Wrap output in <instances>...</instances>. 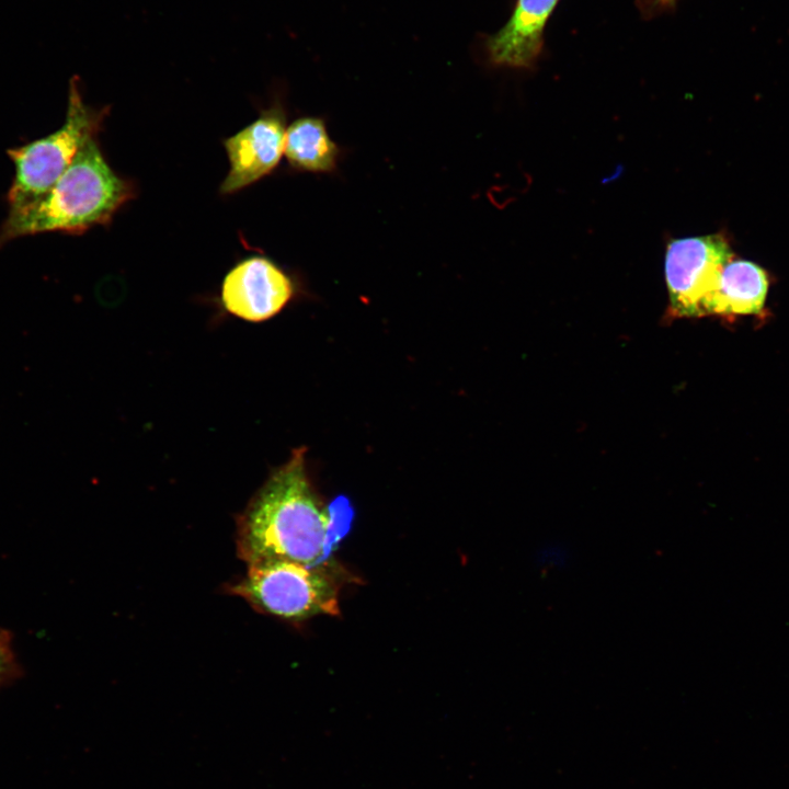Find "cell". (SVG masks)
Wrapping results in <instances>:
<instances>
[{"mask_svg":"<svg viewBox=\"0 0 789 789\" xmlns=\"http://www.w3.org/2000/svg\"><path fill=\"white\" fill-rule=\"evenodd\" d=\"M306 448L274 470L238 518L237 547L248 564L283 559L324 563L332 548L333 519L312 487Z\"/></svg>","mask_w":789,"mask_h":789,"instance_id":"6da1fadb","label":"cell"},{"mask_svg":"<svg viewBox=\"0 0 789 789\" xmlns=\"http://www.w3.org/2000/svg\"><path fill=\"white\" fill-rule=\"evenodd\" d=\"M135 194L134 184L117 175L104 159L96 136L90 137L49 191L27 205L9 209L0 225V249L24 236L52 231L80 235L107 225Z\"/></svg>","mask_w":789,"mask_h":789,"instance_id":"7a4b0ae2","label":"cell"},{"mask_svg":"<svg viewBox=\"0 0 789 789\" xmlns=\"http://www.w3.org/2000/svg\"><path fill=\"white\" fill-rule=\"evenodd\" d=\"M340 576L333 564L309 565L283 559L248 564L245 576L229 592L255 610L289 621L339 614Z\"/></svg>","mask_w":789,"mask_h":789,"instance_id":"3957f363","label":"cell"},{"mask_svg":"<svg viewBox=\"0 0 789 789\" xmlns=\"http://www.w3.org/2000/svg\"><path fill=\"white\" fill-rule=\"evenodd\" d=\"M108 107L84 103L79 79L70 80L66 118L54 133L8 149L14 163V178L7 194L9 209L27 205L43 196L70 165L87 139L98 136Z\"/></svg>","mask_w":789,"mask_h":789,"instance_id":"277c9868","label":"cell"},{"mask_svg":"<svg viewBox=\"0 0 789 789\" xmlns=\"http://www.w3.org/2000/svg\"><path fill=\"white\" fill-rule=\"evenodd\" d=\"M732 256L728 241L719 233L672 240L665 254L672 316L710 315L720 273Z\"/></svg>","mask_w":789,"mask_h":789,"instance_id":"5b68a950","label":"cell"},{"mask_svg":"<svg viewBox=\"0 0 789 789\" xmlns=\"http://www.w3.org/2000/svg\"><path fill=\"white\" fill-rule=\"evenodd\" d=\"M291 277L266 256H249L236 264L221 285V304L232 316L262 322L278 315L293 299Z\"/></svg>","mask_w":789,"mask_h":789,"instance_id":"8992f818","label":"cell"},{"mask_svg":"<svg viewBox=\"0 0 789 789\" xmlns=\"http://www.w3.org/2000/svg\"><path fill=\"white\" fill-rule=\"evenodd\" d=\"M286 113L278 103L224 141L229 171L220 185L221 194L236 193L272 173L285 147Z\"/></svg>","mask_w":789,"mask_h":789,"instance_id":"52a82bcc","label":"cell"},{"mask_svg":"<svg viewBox=\"0 0 789 789\" xmlns=\"http://www.w3.org/2000/svg\"><path fill=\"white\" fill-rule=\"evenodd\" d=\"M558 0H518L508 22L488 42L491 60L500 66L529 67L542 48L546 23Z\"/></svg>","mask_w":789,"mask_h":789,"instance_id":"ba28073f","label":"cell"},{"mask_svg":"<svg viewBox=\"0 0 789 789\" xmlns=\"http://www.w3.org/2000/svg\"><path fill=\"white\" fill-rule=\"evenodd\" d=\"M768 290V278L762 267L745 260H730L722 268L710 315H757Z\"/></svg>","mask_w":789,"mask_h":789,"instance_id":"9c48e42d","label":"cell"},{"mask_svg":"<svg viewBox=\"0 0 789 789\" xmlns=\"http://www.w3.org/2000/svg\"><path fill=\"white\" fill-rule=\"evenodd\" d=\"M340 153L321 117L301 116L287 126L284 156L291 168L309 173H332Z\"/></svg>","mask_w":789,"mask_h":789,"instance_id":"30bf717a","label":"cell"},{"mask_svg":"<svg viewBox=\"0 0 789 789\" xmlns=\"http://www.w3.org/2000/svg\"><path fill=\"white\" fill-rule=\"evenodd\" d=\"M21 672L12 649L11 632L0 629V686L15 679Z\"/></svg>","mask_w":789,"mask_h":789,"instance_id":"8fae6325","label":"cell"},{"mask_svg":"<svg viewBox=\"0 0 789 789\" xmlns=\"http://www.w3.org/2000/svg\"><path fill=\"white\" fill-rule=\"evenodd\" d=\"M538 561L544 567H560L562 563L567 560L568 554L563 550V548L558 546H550L547 548H542L541 551H539Z\"/></svg>","mask_w":789,"mask_h":789,"instance_id":"7c38bea8","label":"cell"},{"mask_svg":"<svg viewBox=\"0 0 789 789\" xmlns=\"http://www.w3.org/2000/svg\"><path fill=\"white\" fill-rule=\"evenodd\" d=\"M660 1L663 2V3H670V2H672L673 0H660Z\"/></svg>","mask_w":789,"mask_h":789,"instance_id":"4fadbf2b","label":"cell"}]
</instances>
